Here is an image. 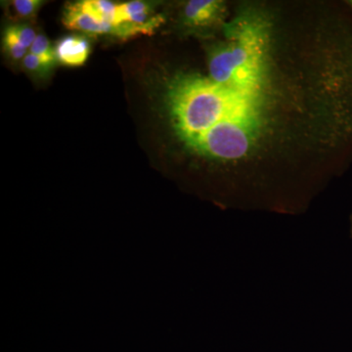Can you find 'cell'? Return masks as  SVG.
<instances>
[{
	"label": "cell",
	"instance_id": "8",
	"mask_svg": "<svg viewBox=\"0 0 352 352\" xmlns=\"http://www.w3.org/2000/svg\"><path fill=\"white\" fill-rule=\"evenodd\" d=\"M30 53L36 55L43 61L47 63L55 65L56 63V55H55V48L52 47L50 41L43 34H38L34 39V43L30 48Z\"/></svg>",
	"mask_w": 352,
	"mask_h": 352
},
{
	"label": "cell",
	"instance_id": "2",
	"mask_svg": "<svg viewBox=\"0 0 352 352\" xmlns=\"http://www.w3.org/2000/svg\"><path fill=\"white\" fill-rule=\"evenodd\" d=\"M230 13L221 0H189L179 14L180 29L187 34L208 36L221 32Z\"/></svg>",
	"mask_w": 352,
	"mask_h": 352
},
{
	"label": "cell",
	"instance_id": "6",
	"mask_svg": "<svg viewBox=\"0 0 352 352\" xmlns=\"http://www.w3.org/2000/svg\"><path fill=\"white\" fill-rule=\"evenodd\" d=\"M43 4L41 0H14L11 2V12L16 19H31Z\"/></svg>",
	"mask_w": 352,
	"mask_h": 352
},
{
	"label": "cell",
	"instance_id": "3",
	"mask_svg": "<svg viewBox=\"0 0 352 352\" xmlns=\"http://www.w3.org/2000/svg\"><path fill=\"white\" fill-rule=\"evenodd\" d=\"M63 24L69 30H76L87 34H113L117 36L118 28L102 23L85 10L82 1L67 4L63 13Z\"/></svg>",
	"mask_w": 352,
	"mask_h": 352
},
{
	"label": "cell",
	"instance_id": "1",
	"mask_svg": "<svg viewBox=\"0 0 352 352\" xmlns=\"http://www.w3.org/2000/svg\"><path fill=\"white\" fill-rule=\"evenodd\" d=\"M220 32L207 73L166 83L173 133L221 171L227 205L302 214L352 164V11L243 1Z\"/></svg>",
	"mask_w": 352,
	"mask_h": 352
},
{
	"label": "cell",
	"instance_id": "4",
	"mask_svg": "<svg viewBox=\"0 0 352 352\" xmlns=\"http://www.w3.org/2000/svg\"><path fill=\"white\" fill-rule=\"evenodd\" d=\"M91 51L90 41L82 34H69L57 41L55 55L57 62L66 67H82Z\"/></svg>",
	"mask_w": 352,
	"mask_h": 352
},
{
	"label": "cell",
	"instance_id": "5",
	"mask_svg": "<svg viewBox=\"0 0 352 352\" xmlns=\"http://www.w3.org/2000/svg\"><path fill=\"white\" fill-rule=\"evenodd\" d=\"M82 7L87 12L94 16L95 19L102 23L115 25L117 19L118 4L107 0H85L82 1Z\"/></svg>",
	"mask_w": 352,
	"mask_h": 352
},
{
	"label": "cell",
	"instance_id": "10",
	"mask_svg": "<svg viewBox=\"0 0 352 352\" xmlns=\"http://www.w3.org/2000/svg\"><path fill=\"white\" fill-rule=\"evenodd\" d=\"M11 28H12L14 34L19 39L22 45L27 48V50L28 48H31L34 39L38 36L36 34V32L30 25L25 24L11 25Z\"/></svg>",
	"mask_w": 352,
	"mask_h": 352
},
{
	"label": "cell",
	"instance_id": "7",
	"mask_svg": "<svg viewBox=\"0 0 352 352\" xmlns=\"http://www.w3.org/2000/svg\"><path fill=\"white\" fill-rule=\"evenodd\" d=\"M23 66L31 75H34L36 78H44L50 75L55 65L47 63L36 55L28 53L23 59Z\"/></svg>",
	"mask_w": 352,
	"mask_h": 352
},
{
	"label": "cell",
	"instance_id": "9",
	"mask_svg": "<svg viewBox=\"0 0 352 352\" xmlns=\"http://www.w3.org/2000/svg\"><path fill=\"white\" fill-rule=\"evenodd\" d=\"M3 43L4 50L11 59L20 61V60L24 59L27 55V48L20 43L11 27L7 28L4 32Z\"/></svg>",
	"mask_w": 352,
	"mask_h": 352
},
{
	"label": "cell",
	"instance_id": "12",
	"mask_svg": "<svg viewBox=\"0 0 352 352\" xmlns=\"http://www.w3.org/2000/svg\"><path fill=\"white\" fill-rule=\"evenodd\" d=\"M349 221H351V237L352 238V214L351 215V219H349Z\"/></svg>",
	"mask_w": 352,
	"mask_h": 352
},
{
	"label": "cell",
	"instance_id": "11",
	"mask_svg": "<svg viewBox=\"0 0 352 352\" xmlns=\"http://www.w3.org/2000/svg\"><path fill=\"white\" fill-rule=\"evenodd\" d=\"M344 3L349 6V8L352 11V0H347V1H344Z\"/></svg>",
	"mask_w": 352,
	"mask_h": 352
}]
</instances>
